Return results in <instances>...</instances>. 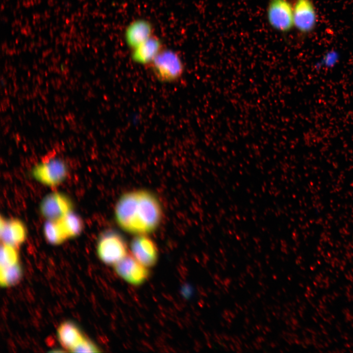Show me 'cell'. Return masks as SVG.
I'll use <instances>...</instances> for the list:
<instances>
[{"label": "cell", "instance_id": "cell-1", "mask_svg": "<svg viewBox=\"0 0 353 353\" xmlns=\"http://www.w3.org/2000/svg\"><path fill=\"white\" fill-rule=\"evenodd\" d=\"M114 215L118 225L123 230L135 235H147L159 226L163 209L153 193L139 189L126 192L119 198Z\"/></svg>", "mask_w": 353, "mask_h": 353}, {"label": "cell", "instance_id": "cell-2", "mask_svg": "<svg viewBox=\"0 0 353 353\" xmlns=\"http://www.w3.org/2000/svg\"><path fill=\"white\" fill-rule=\"evenodd\" d=\"M97 253L101 261L109 265H114L126 256L127 246L124 237L114 230L104 232L99 238Z\"/></svg>", "mask_w": 353, "mask_h": 353}, {"label": "cell", "instance_id": "cell-3", "mask_svg": "<svg viewBox=\"0 0 353 353\" xmlns=\"http://www.w3.org/2000/svg\"><path fill=\"white\" fill-rule=\"evenodd\" d=\"M153 72L161 81L172 82L180 77L184 65L175 51L163 49L150 64Z\"/></svg>", "mask_w": 353, "mask_h": 353}, {"label": "cell", "instance_id": "cell-4", "mask_svg": "<svg viewBox=\"0 0 353 353\" xmlns=\"http://www.w3.org/2000/svg\"><path fill=\"white\" fill-rule=\"evenodd\" d=\"M66 164L62 159L50 158L36 165L32 171L33 177L41 184L50 187L61 184L68 175Z\"/></svg>", "mask_w": 353, "mask_h": 353}, {"label": "cell", "instance_id": "cell-5", "mask_svg": "<svg viewBox=\"0 0 353 353\" xmlns=\"http://www.w3.org/2000/svg\"><path fill=\"white\" fill-rule=\"evenodd\" d=\"M266 16L269 24L277 31L286 33L294 26L293 7L288 0H270Z\"/></svg>", "mask_w": 353, "mask_h": 353}, {"label": "cell", "instance_id": "cell-6", "mask_svg": "<svg viewBox=\"0 0 353 353\" xmlns=\"http://www.w3.org/2000/svg\"><path fill=\"white\" fill-rule=\"evenodd\" d=\"M117 274L130 284L138 286L148 279L150 272L148 267L140 263L131 253L114 265Z\"/></svg>", "mask_w": 353, "mask_h": 353}, {"label": "cell", "instance_id": "cell-7", "mask_svg": "<svg viewBox=\"0 0 353 353\" xmlns=\"http://www.w3.org/2000/svg\"><path fill=\"white\" fill-rule=\"evenodd\" d=\"M73 203L65 194L58 192L45 196L40 204V211L47 220L58 221L73 211Z\"/></svg>", "mask_w": 353, "mask_h": 353}, {"label": "cell", "instance_id": "cell-8", "mask_svg": "<svg viewBox=\"0 0 353 353\" xmlns=\"http://www.w3.org/2000/svg\"><path fill=\"white\" fill-rule=\"evenodd\" d=\"M132 255L142 264L149 268L154 266L158 258L155 243L146 234L137 235L131 241Z\"/></svg>", "mask_w": 353, "mask_h": 353}, {"label": "cell", "instance_id": "cell-9", "mask_svg": "<svg viewBox=\"0 0 353 353\" xmlns=\"http://www.w3.org/2000/svg\"><path fill=\"white\" fill-rule=\"evenodd\" d=\"M316 24V14L310 0H296L293 7V25L300 32L312 31Z\"/></svg>", "mask_w": 353, "mask_h": 353}, {"label": "cell", "instance_id": "cell-10", "mask_svg": "<svg viewBox=\"0 0 353 353\" xmlns=\"http://www.w3.org/2000/svg\"><path fill=\"white\" fill-rule=\"evenodd\" d=\"M0 230L1 243L17 248L24 242L27 236L25 225L15 218L5 219L1 217Z\"/></svg>", "mask_w": 353, "mask_h": 353}, {"label": "cell", "instance_id": "cell-11", "mask_svg": "<svg viewBox=\"0 0 353 353\" xmlns=\"http://www.w3.org/2000/svg\"><path fill=\"white\" fill-rule=\"evenodd\" d=\"M153 25L149 21L135 20L126 28L125 39L128 46L133 50L153 35Z\"/></svg>", "mask_w": 353, "mask_h": 353}, {"label": "cell", "instance_id": "cell-12", "mask_svg": "<svg viewBox=\"0 0 353 353\" xmlns=\"http://www.w3.org/2000/svg\"><path fill=\"white\" fill-rule=\"evenodd\" d=\"M163 49L161 40L153 35L132 50V58L137 63L151 64Z\"/></svg>", "mask_w": 353, "mask_h": 353}, {"label": "cell", "instance_id": "cell-13", "mask_svg": "<svg viewBox=\"0 0 353 353\" xmlns=\"http://www.w3.org/2000/svg\"><path fill=\"white\" fill-rule=\"evenodd\" d=\"M57 333L61 346L70 352L84 337L78 327L70 321L62 323L57 329Z\"/></svg>", "mask_w": 353, "mask_h": 353}, {"label": "cell", "instance_id": "cell-14", "mask_svg": "<svg viewBox=\"0 0 353 353\" xmlns=\"http://www.w3.org/2000/svg\"><path fill=\"white\" fill-rule=\"evenodd\" d=\"M58 221L68 239L78 236L82 231L83 221L79 216L73 211Z\"/></svg>", "mask_w": 353, "mask_h": 353}, {"label": "cell", "instance_id": "cell-15", "mask_svg": "<svg viewBox=\"0 0 353 353\" xmlns=\"http://www.w3.org/2000/svg\"><path fill=\"white\" fill-rule=\"evenodd\" d=\"M43 233L46 239L52 245H59L68 239L59 221L47 220L44 226Z\"/></svg>", "mask_w": 353, "mask_h": 353}, {"label": "cell", "instance_id": "cell-16", "mask_svg": "<svg viewBox=\"0 0 353 353\" xmlns=\"http://www.w3.org/2000/svg\"><path fill=\"white\" fill-rule=\"evenodd\" d=\"M22 276V271L19 263L6 267H0V283L2 287H9L19 282Z\"/></svg>", "mask_w": 353, "mask_h": 353}, {"label": "cell", "instance_id": "cell-17", "mask_svg": "<svg viewBox=\"0 0 353 353\" xmlns=\"http://www.w3.org/2000/svg\"><path fill=\"white\" fill-rule=\"evenodd\" d=\"M18 248L14 246L1 243L0 267H6L19 263Z\"/></svg>", "mask_w": 353, "mask_h": 353}, {"label": "cell", "instance_id": "cell-18", "mask_svg": "<svg viewBox=\"0 0 353 353\" xmlns=\"http://www.w3.org/2000/svg\"><path fill=\"white\" fill-rule=\"evenodd\" d=\"M339 60L338 54L334 52H329L325 54L323 59L315 66L317 70L321 68L331 69L333 68Z\"/></svg>", "mask_w": 353, "mask_h": 353}, {"label": "cell", "instance_id": "cell-19", "mask_svg": "<svg viewBox=\"0 0 353 353\" xmlns=\"http://www.w3.org/2000/svg\"><path fill=\"white\" fill-rule=\"evenodd\" d=\"M98 347L90 340L84 337L71 352L74 353H98L100 352Z\"/></svg>", "mask_w": 353, "mask_h": 353}]
</instances>
